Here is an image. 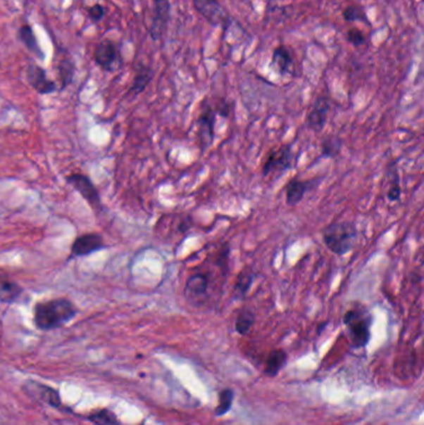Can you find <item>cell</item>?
Instances as JSON below:
<instances>
[{
  "instance_id": "1",
  "label": "cell",
  "mask_w": 424,
  "mask_h": 425,
  "mask_svg": "<svg viewBox=\"0 0 424 425\" xmlns=\"http://www.w3.org/2000/svg\"><path fill=\"white\" fill-rule=\"evenodd\" d=\"M77 310L68 298H54L37 303L34 308V324L39 330L58 329L74 319Z\"/></svg>"
},
{
  "instance_id": "2",
  "label": "cell",
  "mask_w": 424,
  "mask_h": 425,
  "mask_svg": "<svg viewBox=\"0 0 424 425\" xmlns=\"http://www.w3.org/2000/svg\"><path fill=\"white\" fill-rule=\"evenodd\" d=\"M321 235L325 246L332 254L344 256L354 249L358 230L352 222H335L325 227Z\"/></svg>"
},
{
  "instance_id": "3",
  "label": "cell",
  "mask_w": 424,
  "mask_h": 425,
  "mask_svg": "<svg viewBox=\"0 0 424 425\" xmlns=\"http://www.w3.org/2000/svg\"><path fill=\"white\" fill-rule=\"evenodd\" d=\"M372 315L366 306L356 303L346 311L344 324L350 336L351 343L356 348L366 347L371 340Z\"/></svg>"
},
{
  "instance_id": "4",
  "label": "cell",
  "mask_w": 424,
  "mask_h": 425,
  "mask_svg": "<svg viewBox=\"0 0 424 425\" xmlns=\"http://www.w3.org/2000/svg\"><path fill=\"white\" fill-rule=\"evenodd\" d=\"M197 13L212 27H222L223 32L233 24V18L218 0H193Z\"/></svg>"
},
{
  "instance_id": "5",
  "label": "cell",
  "mask_w": 424,
  "mask_h": 425,
  "mask_svg": "<svg viewBox=\"0 0 424 425\" xmlns=\"http://www.w3.org/2000/svg\"><path fill=\"white\" fill-rule=\"evenodd\" d=\"M216 121L217 113L214 107L208 101L201 103V113L197 118V139L201 152H206L216 137Z\"/></svg>"
},
{
  "instance_id": "6",
  "label": "cell",
  "mask_w": 424,
  "mask_h": 425,
  "mask_svg": "<svg viewBox=\"0 0 424 425\" xmlns=\"http://www.w3.org/2000/svg\"><path fill=\"white\" fill-rule=\"evenodd\" d=\"M294 165H295V152L292 149V144H284L268 154L261 167V172L264 177H269L275 173L281 175L287 170H292Z\"/></svg>"
},
{
  "instance_id": "7",
  "label": "cell",
  "mask_w": 424,
  "mask_h": 425,
  "mask_svg": "<svg viewBox=\"0 0 424 425\" xmlns=\"http://www.w3.org/2000/svg\"><path fill=\"white\" fill-rule=\"evenodd\" d=\"M154 19L149 34L154 40H159L165 35L170 18V0H154Z\"/></svg>"
},
{
  "instance_id": "8",
  "label": "cell",
  "mask_w": 424,
  "mask_h": 425,
  "mask_svg": "<svg viewBox=\"0 0 424 425\" xmlns=\"http://www.w3.org/2000/svg\"><path fill=\"white\" fill-rule=\"evenodd\" d=\"M330 108H331V103L329 97L318 96L308 112L306 126L313 132H321L328 122Z\"/></svg>"
},
{
  "instance_id": "9",
  "label": "cell",
  "mask_w": 424,
  "mask_h": 425,
  "mask_svg": "<svg viewBox=\"0 0 424 425\" xmlns=\"http://www.w3.org/2000/svg\"><path fill=\"white\" fill-rule=\"evenodd\" d=\"M68 182H69L70 186H74L75 189L79 191L81 197L90 204L91 208H94L95 210H100V196L89 177L84 176V175H71L68 177Z\"/></svg>"
},
{
  "instance_id": "10",
  "label": "cell",
  "mask_w": 424,
  "mask_h": 425,
  "mask_svg": "<svg viewBox=\"0 0 424 425\" xmlns=\"http://www.w3.org/2000/svg\"><path fill=\"white\" fill-rule=\"evenodd\" d=\"M211 286V277L208 272H194L188 277L185 293L191 301H203L207 298L208 290Z\"/></svg>"
},
{
  "instance_id": "11",
  "label": "cell",
  "mask_w": 424,
  "mask_h": 425,
  "mask_svg": "<svg viewBox=\"0 0 424 425\" xmlns=\"http://www.w3.org/2000/svg\"><path fill=\"white\" fill-rule=\"evenodd\" d=\"M270 68L280 76L292 74L294 53L287 45H279L271 53Z\"/></svg>"
},
{
  "instance_id": "12",
  "label": "cell",
  "mask_w": 424,
  "mask_h": 425,
  "mask_svg": "<svg viewBox=\"0 0 424 425\" xmlns=\"http://www.w3.org/2000/svg\"><path fill=\"white\" fill-rule=\"evenodd\" d=\"M104 239L99 234H85L81 235L77 239L75 240L74 244L71 246V255L74 258L79 256H87L104 249Z\"/></svg>"
},
{
  "instance_id": "13",
  "label": "cell",
  "mask_w": 424,
  "mask_h": 425,
  "mask_svg": "<svg viewBox=\"0 0 424 425\" xmlns=\"http://www.w3.org/2000/svg\"><path fill=\"white\" fill-rule=\"evenodd\" d=\"M23 388L29 395H32V398L40 399L42 402L51 405L54 408L61 407V400H60L58 392L48 386L29 381L24 384Z\"/></svg>"
},
{
  "instance_id": "14",
  "label": "cell",
  "mask_w": 424,
  "mask_h": 425,
  "mask_svg": "<svg viewBox=\"0 0 424 425\" xmlns=\"http://www.w3.org/2000/svg\"><path fill=\"white\" fill-rule=\"evenodd\" d=\"M27 77L32 89L42 95H48L56 90L55 82L49 80L45 71L37 65H30L27 68Z\"/></svg>"
},
{
  "instance_id": "15",
  "label": "cell",
  "mask_w": 424,
  "mask_h": 425,
  "mask_svg": "<svg viewBox=\"0 0 424 425\" xmlns=\"http://www.w3.org/2000/svg\"><path fill=\"white\" fill-rule=\"evenodd\" d=\"M94 56H95L96 64L99 65L102 69L106 70V71H111V70L115 69V65L118 61L116 46L110 40L101 42L96 48Z\"/></svg>"
},
{
  "instance_id": "16",
  "label": "cell",
  "mask_w": 424,
  "mask_h": 425,
  "mask_svg": "<svg viewBox=\"0 0 424 425\" xmlns=\"http://www.w3.org/2000/svg\"><path fill=\"white\" fill-rule=\"evenodd\" d=\"M313 186V181H301L297 178L290 179L285 186L287 205H292V207L297 205Z\"/></svg>"
},
{
  "instance_id": "17",
  "label": "cell",
  "mask_w": 424,
  "mask_h": 425,
  "mask_svg": "<svg viewBox=\"0 0 424 425\" xmlns=\"http://www.w3.org/2000/svg\"><path fill=\"white\" fill-rule=\"evenodd\" d=\"M23 288L9 277L0 275V303H13L22 296Z\"/></svg>"
},
{
  "instance_id": "18",
  "label": "cell",
  "mask_w": 424,
  "mask_h": 425,
  "mask_svg": "<svg viewBox=\"0 0 424 425\" xmlns=\"http://www.w3.org/2000/svg\"><path fill=\"white\" fill-rule=\"evenodd\" d=\"M255 274L250 269H244L239 272L234 284V298L237 300H244L249 293L250 288L254 282Z\"/></svg>"
},
{
  "instance_id": "19",
  "label": "cell",
  "mask_w": 424,
  "mask_h": 425,
  "mask_svg": "<svg viewBox=\"0 0 424 425\" xmlns=\"http://www.w3.org/2000/svg\"><path fill=\"white\" fill-rule=\"evenodd\" d=\"M387 181L388 188L387 199L389 202H398L401 199L402 196V188H401V182H399V175H398L397 165L396 163H391L388 165L387 170Z\"/></svg>"
},
{
  "instance_id": "20",
  "label": "cell",
  "mask_w": 424,
  "mask_h": 425,
  "mask_svg": "<svg viewBox=\"0 0 424 425\" xmlns=\"http://www.w3.org/2000/svg\"><path fill=\"white\" fill-rule=\"evenodd\" d=\"M287 352L282 350H275L270 352V355L266 358V373L270 377H274L280 372L281 368L287 363Z\"/></svg>"
},
{
  "instance_id": "21",
  "label": "cell",
  "mask_w": 424,
  "mask_h": 425,
  "mask_svg": "<svg viewBox=\"0 0 424 425\" xmlns=\"http://www.w3.org/2000/svg\"><path fill=\"white\" fill-rule=\"evenodd\" d=\"M152 77H154V71H152V69H149V66L141 65L137 69V74L135 76L131 91H132L133 94H136V95L141 94L149 86V82L152 80Z\"/></svg>"
},
{
  "instance_id": "22",
  "label": "cell",
  "mask_w": 424,
  "mask_h": 425,
  "mask_svg": "<svg viewBox=\"0 0 424 425\" xmlns=\"http://www.w3.org/2000/svg\"><path fill=\"white\" fill-rule=\"evenodd\" d=\"M342 139H339V136L335 134H329L323 139L321 144V153L325 158H335L342 149Z\"/></svg>"
},
{
  "instance_id": "23",
  "label": "cell",
  "mask_w": 424,
  "mask_h": 425,
  "mask_svg": "<svg viewBox=\"0 0 424 425\" xmlns=\"http://www.w3.org/2000/svg\"><path fill=\"white\" fill-rule=\"evenodd\" d=\"M255 315L249 308H244L239 312L235 321V330L239 335H247L254 326Z\"/></svg>"
},
{
  "instance_id": "24",
  "label": "cell",
  "mask_w": 424,
  "mask_h": 425,
  "mask_svg": "<svg viewBox=\"0 0 424 425\" xmlns=\"http://www.w3.org/2000/svg\"><path fill=\"white\" fill-rule=\"evenodd\" d=\"M342 18L347 23L361 22L367 25H371V23L368 20V16L365 9L357 4L346 6L342 11Z\"/></svg>"
},
{
  "instance_id": "25",
  "label": "cell",
  "mask_w": 424,
  "mask_h": 425,
  "mask_svg": "<svg viewBox=\"0 0 424 425\" xmlns=\"http://www.w3.org/2000/svg\"><path fill=\"white\" fill-rule=\"evenodd\" d=\"M87 419L96 425H120L116 414L110 410H96L87 417Z\"/></svg>"
},
{
  "instance_id": "26",
  "label": "cell",
  "mask_w": 424,
  "mask_h": 425,
  "mask_svg": "<svg viewBox=\"0 0 424 425\" xmlns=\"http://www.w3.org/2000/svg\"><path fill=\"white\" fill-rule=\"evenodd\" d=\"M19 37H20L23 44H24L30 51L37 53V56H43V53L40 51L39 44H37V37L34 35L32 27H29V25H24V27H20V30H19Z\"/></svg>"
},
{
  "instance_id": "27",
  "label": "cell",
  "mask_w": 424,
  "mask_h": 425,
  "mask_svg": "<svg viewBox=\"0 0 424 425\" xmlns=\"http://www.w3.org/2000/svg\"><path fill=\"white\" fill-rule=\"evenodd\" d=\"M234 393L232 389H224L223 392L219 395V403H218L217 410H216V414L218 417L228 413L232 403H233Z\"/></svg>"
},
{
  "instance_id": "28",
  "label": "cell",
  "mask_w": 424,
  "mask_h": 425,
  "mask_svg": "<svg viewBox=\"0 0 424 425\" xmlns=\"http://www.w3.org/2000/svg\"><path fill=\"white\" fill-rule=\"evenodd\" d=\"M346 39L355 48H361L367 43L366 35L361 32L360 29H356V27H352L347 32Z\"/></svg>"
},
{
  "instance_id": "29",
  "label": "cell",
  "mask_w": 424,
  "mask_h": 425,
  "mask_svg": "<svg viewBox=\"0 0 424 425\" xmlns=\"http://www.w3.org/2000/svg\"><path fill=\"white\" fill-rule=\"evenodd\" d=\"M74 75V66L70 60H63L60 64V77L63 80V87L68 85L73 80Z\"/></svg>"
},
{
  "instance_id": "30",
  "label": "cell",
  "mask_w": 424,
  "mask_h": 425,
  "mask_svg": "<svg viewBox=\"0 0 424 425\" xmlns=\"http://www.w3.org/2000/svg\"><path fill=\"white\" fill-rule=\"evenodd\" d=\"M214 111L217 113V116L219 115L222 118H229L230 112H232V106L229 105L228 102L223 100V101L218 102L214 107Z\"/></svg>"
},
{
  "instance_id": "31",
  "label": "cell",
  "mask_w": 424,
  "mask_h": 425,
  "mask_svg": "<svg viewBox=\"0 0 424 425\" xmlns=\"http://www.w3.org/2000/svg\"><path fill=\"white\" fill-rule=\"evenodd\" d=\"M89 14H90V18L94 22H99V20H101L104 18L105 9H104V6L96 4V6H91Z\"/></svg>"
}]
</instances>
